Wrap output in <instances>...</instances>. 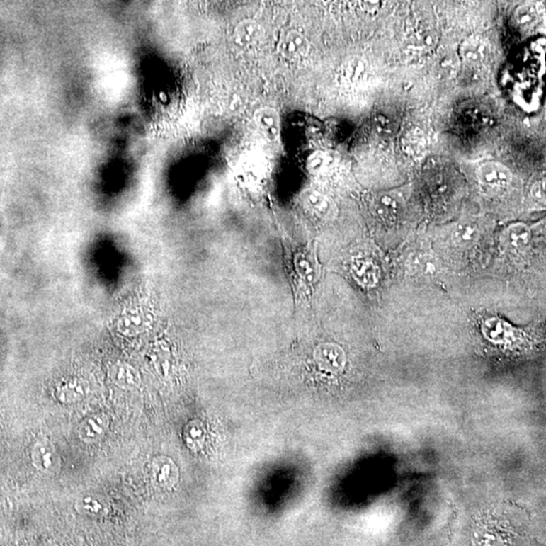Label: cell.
Returning <instances> with one entry per match:
<instances>
[{
	"label": "cell",
	"mask_w": 546,
	"mask_h": 546,
	"mask_svg": "<svg viewBox=\"0 0 546 546\" xmlns=\"http://www.w3.org/2000/svg\"><path fill=\"white\" fill-rule=\"evenodd\" d=\"M110 426V420L105 413H94L84 418L78 424L77 435L80 440L87 444L101 441Z\"/></svg>",
	"instance_id": "3957f363"
},
{
	"label": "cell",
	"mask_w": 546,
	"mask_h": 546,
	"mask_svg": "<svg viewBox=\"0 0 546 546\" xmlns=\"http://www.w3.org/2000/svg\"><path fill=\"white\" fill-rule=\"evenodd\" d=\"M334 156L327 151L319 150L312 153L307 159V169L315 176H323L328 174L334 167Z\"/></svg>",
	"instance_id": "2e32d148"
},
{
	"label": "cell",
	"mask_w": 546,
	"mask_h": 546,
	"mask_svg": "<svg viewBox=\"0 0 546 546\" xmlns=\"http://www.w3.org/2000/svg\"><path fill=\"white\" fill-rule=\"evenodd\" d=\"M309 42L308 38L300 30H292L281 39L278 45V52L288 60H297L309 53Z\"/></svg>",
	"instance_id": "ba28073f"
},
{
	"label": "cell",
	"mask_w": 546,
	"mask_h": 546,
	"mask_svg": "<svg viewBox=\"0 0 546 546\" xmlns=\"http://www.w3.org/2000/svg\"><path fill=\"white\" fill-rule=\"evenodd\" d=\"M489 45L479 37H470L460 45V54L467 65L477 66L484 63L489 56Z\"/></svg>",
	"instance_id": "30bf717a"
},
{
	"label": "cell",
	"mask_w": 546,
	"mask_h": 546,
	"mask_svg": "<svg viewBox=\"0 0 546 546\" xmlns=\"http://www.w3.org/2000/svg\"><path fill=\"white\" fill-rule=\"evenodd\" d=\"M33 465L44 474H55L61 467V458L53 442L39 439L30 451Z\"/></svg>",
	"instance_id": "7a4b0ae2"
},
{
	"label": "cell",
	"mask_w": 546,
	"mask_h": 546,
	"mask_svg": "<svg viewBox=\"0 0 546 546\" xmlns=\"http://www.w3.org/2000/svg\"><path fill=\"white\" fill-rule=\"evenodd\" d=\"M511 331L507 323L498 318L488 319L482 325L484 336L494 343H504L511 336Z\"/></svg>",
	"instance_id": "9a60e30c"
},
{
	"label": "cell",
	"mask_w": 546,
	"mask_h": 546,
	"mask_svg": "<svg viewBox=\"0 0 546 546\" xmlns=\"http://www.w3.org/2000/svg\"><path fill=\"white\" fill-rule=\"evenodd\" d=\"M351 273L354 280L365 288L375 287L380 278V271L377 264L365 258L353 260L351 264Z\"/></svg>",
	"instance_id": "8fae6325"
},
{
	"label": "cell",
	"mask_w": 546,
	"mask_h": 546,
	"mask_svg": "<svg viewBox=\"0 0 546 546\" xmlns=\"http://www.w3.org/2000/svg\"><path fill=\"white\" fill-rule=\"evenodd\" d=\"M186 440L189 446L193 448L202 438V426L198 423L193 422L186 427Z\"/></svg>",
	"instance_id": "603a6c76"
},
{
	"label": "cell",
	"mask_w": 546,
	"mask_h": 546,
	"mask_svg": "<svg viewBox=\"0 0 546 546\" xmlns=\"http://www.w3.org/2000/svg\"><path fill=\"white\" fill-rule=\"evenodd\" d=\"M373 212L385 220H391L398 214L399 205L396 198L391 195L382 193L373 200Z\"/></svg>",
	"instance_id": "d6986e66"
},
{
	"label": "cell",
	"mask_w": 546,
	"mask_h": 546,
	"mask_svg": "<svg viewBox=\"0 0 546 546\" xmlns=\"http://www.w3.org/2000/svg\"><path fill=\"white\" fill-rule=\"evenodd\" d=\"M477 178L489 188H504L512 182V172L505 165L498 162H486L479 167Z\"/></svg>",
	"instance_id": "52a82bcc"
},
{
	"label": "cell",
	"mask_w": 546,
	"mask_h": 546,
	"mask_svg": "<svg viewBox=\"0 0 546 546\" xmlns=\"http://www.w3.org/2000/svg\"><path fill=\"white\" fill-rule=\"evenodd\" d=\"M150 470L153 482L160 488H174L178 482V467L176 462L167 456H156L153 458Z\"/></svg>",
	"instance_id": "5b68a950"
},
{
	"label": "cell",
	"mask_w": 546,
	"mask_h": 546,
	"mask_svg": "<svg viewBox=\"0 0 546 546\" xmlns=\"http://www.w3.org/2000/svg\"><path fill=\"white\" fill-rule=\"evenodd\" d=\"M531 196L534 200L540 203H545V181L536 182L531 188Z\"/></svg>",
	"instance_id": "484cf974"
},
{
	"label": "cell",
	"mask_w": 546,
	"mask_h": 546,
	"mask_svg": "<svg viewBox=\"0 0 546 546\" xmlns=\"http://www.w3.org/2000/svg\"><path fill=\"white\" fill-rule=\"evenodd\" d=\"M531 230L523 223L513 224L506 228L501 236L503 245L513 251L523 249L530 242Z\"/></svg>",
	"instance_id": "7c38bea8"
},
{
	"label": "cell",
	"mask_w": 546,
	"mask_h": 546,
	"mask_svg": "<svg viewBox=\"0 0 546 546\" xmlns=\"http://www.w3.org/2000/svg\"><path fill=\"white\" fill-rule=\"evenodd\" d=\"M87 387L82 380H71L57 389V398L63 404H74L86 396Z\"/></svg>",
	"instance_id": "e0dca14e"
},
{
	"label": "cell",
	"mask_w": 546,
	"mask_h": 546,
	"mask_svg": "<svg viewBox=\"0 0 546 546\" xmlns=\"http://www.w3.org/2000/svg\"><path fill=\"white\" fill-rule=\"evenodd\" d=\"M119 247H91V266L96 275L108 285L117 283L122 267L125 266V258Z\"/></svg>",
	"instance_id": "6da1fadb"
},
{
	"label": "cell",
	"mask_w": 546,
	"mask_h": 546,
	"mask_svg": "<svg viewBox=\"0 0 546 546\" xmlns=\"http://www.w3.org/2000/svg\"><path fill=\"white\" fill-rule=\"evenodd\" d=\"M316 363L324 370L338 373L343 370L346 364V356L339 345L323 343L319 345L314 353Z\"/></svg>",
	"instance_id": "8992f818"
},
{
	"label": "cell",
	"mask_w": 546,
	"mask_h": 546,
	"mask_svg": "<svg viewBox=\"0 0 546 546\" xmlns=\"http://www.w3.org/2000/svg\"><path fill=\"white\" fill-rule=\"evenodd\" d=\"M255 125L264 138L268 141H275L280 135V117L275 108L271 106L260 108L254 113Z\"/></svg>",
	"instance_id": "9c48e42d"
},
{
	"label": "cell",
	"mask_w": 546,
	"mask_h": 546,
	"mask_svg": "<svg viewBox=\"0 0 546 546\" xmlns=\"http://www.w3.org/2000/svg\"><path fill=\"white\" fill-rule=\"evenodd\" d=\"M415 267L421 275L433 278L439 271L438 260L431 254H422L416 259Z\"/></svg>",
	"instance_id": "7402d4cb"
},
{
	"label": "cell",
	"mask_w": 546,
	"mask_h": 546,
	"mask_svg": "<svg viewBox=\"0 0 546 546\" xmlns=\"http://www.w3.org/2000/svg\"><path fill=\"white\" fill-rule=\"evenodd\" d=\"M263 30L257 21L244 20L235 28V39L241 47L251 48L261 40Z\"/></svg>",
	"instance_id": "4fadbf2b"
},
{
	"label": "cell",
	"mask_w": 546,
	"mask_h": 546,
	"mask_svg": "<svg viewBox=\"0 0 546 546\" xmlns=\"http://www.w3.org/2000/svg\"><path fill=\"white\" fill-rule=\"evenodd\" d=\"M540 8L533 4H525L520 6L515 11L514 18L520 27L530 28L535 25L540 18Z\"/></svg>",
	"instance_id": "44dd1931"
},
{
	"label": "cell",
	"mask_w": 546,
	"mask_h": 546,
	"mask_svg": "<svg viewBox=\"0 0 546 546\" xmlns=\"http://www.w3.org/2000/svg\"><path fill=\"white\" fill-rule=\"evenodd\" d=\"M479 238V227L472 222L458 224L453 232V241L458 247L470 248L476 244Z\"/></svg>",
	"instance_id": "ac0fdd59"
},
{
	"label": "cell",
	"mask_w": 546,
	"mask_h": 546,
	"mask_svg": "<svg viewBox=\"0 0 546 546\" xmlns=\"http://www.w3.org/2000/svg\"><path fill=\"white\" fill-rule=\"evenodd\" d=\"M75 510L84 515L103 516L108 511V501L94 494H86L75 501Z\"/></svg>",
	"instance_id": "5bb4252c"
},
{
	"label": "cell",
	"mask_w": 546,
	"mask_h": 546,
	"mask_svg": "<svg viewBox=\"0 0 546 546\" xmlns=\"http://www.w3.org/2000/svg\"><path fill=\"white\" fill-rule=\"evenodd\" d=\"M302 202L309 212L320 219L331 221L337 216V207L335 203L329 196L315 189H306L302 193Z\"/></svg>",
	"instance_id": "277c9868"
},
{
	"label": "cell",
	"mask_w": 546,
	"mask_h": 546,
	"mask_svg": "<svg viewBox=\"0 0 546 546\" xmlns=\"http://www.w3.org/2000/svg\"><path fill=\"white\" fill-rule=\"evenodd\" d=\"M117 380L119 384L126 385V387L127 385H134L135 382H136V377H135L133 372L125 368H120L118 371Z\"/></svg>",
	"instance_id": "d4e9b609"
},
{
	"label": "cell",
	"mask_w": 546,
	"mask_h": 546,
	"mask_svg": "<svg viewBox=\"0 0 546 546\" xmlns=\"http://www.w3.org/2000/svg\"><path fill=\"white\" fill-rule=\"evenodd\" d=\"M295 268L297 275L306 283H314L317 278L315 261L306 253H299L295 257Z\"/></svg>",
	"instance_id": "ffe728a7"
},
{
	"label": "cell",
	"mask_w": 546,
	"mask_h": 546,
	"mask_svg": "<svg viewBox=\"0 0 546 546\" xmlns=\"http://www.w3.org/2000/svg\"><path fill=\"white\" fill-rule=\"evenodd\" d=\"M476 543L477 546H500L497 536L491 533L477 534Z\"/></svg>",
	"instance_id": "cb8c5ba5"
}]
</instances>
